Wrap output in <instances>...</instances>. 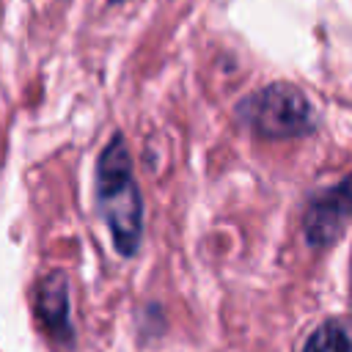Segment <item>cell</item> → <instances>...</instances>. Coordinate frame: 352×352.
I'll list each match as a JSON object with an SVG mask.
<instances>
[{
	"instance_id": "cell-1",
	"label": "cell",
	"mask_w": 352,
	"mask_h": 352,
	"mask_svg": "<svg viewBox=\"0 0 352 352\" xmlns=\"http://www.w3.org/2000/svg\"><path fill=\"white\" fill-rule=\"evenodd\" d=\"M96 204L121 256H132L143 234V201L135 184L132 160L121 135H116L96 162Z\"/></svg>"
},
{
	"instance_id": "cell-2",
	"label": "cell",
	"mask_w": 352,
	"mask_h": 352,
	"mask_svg": "<svg viewBox=\"0 0 352 352\" xmlns=\"http://www.w3.org/2000/svg\"><path fill=\"white\" fill-rule=\"evenodd\" d=\"M239 118L264 138H294L314 126L308 99L286 82L267 85L239 102Z\"/></svg>"
},
{
	"instance_id": "cell-3",
	"label": "cell",
	"mask_w": 352,
	"mask_h": 352,
	"mask_svg": "<svg viewBox=\"0 0 352 352\" xmlns=\"http://www.w3.org/2000/svg\"><path fill=\"white\" fill-rule=\"evenodd\" d=\"M352 220V176L316 192L305 209V239L314 248L330 245Z\"/></svg>"
},
{
	"instance_id": "cell-4",
	"label": "cell",
	"mask_w": 352,
	"mask_h": 352,
	"mask_svg": "<svg viewBox=\"0 0 352 352\" xmlns=\"http://www.w3.org/2000/svg\"><path fill=\"white\" fill-rule=\"evenodd\" d=\"M36 311L44 330L58 338L60 344L72 341V322H69V283L63 272H50L36 289Z\"/></svg>"
},
{
	"instance_id": "cell-5",
	"label": "cell",
	"mask_w": 352,
	"mask_h": 352,
	"mask_svg": "<svg viewBox=\"0 0 352 352\" xmlns=\"http://www.w3.org/2000/svg\"><path fill=\"white\" fill-rule=\"evenodd\" d=\"M302 352H352V324L341 319L319 324L308 336Z\"/></svg>"
}]
</instances>
